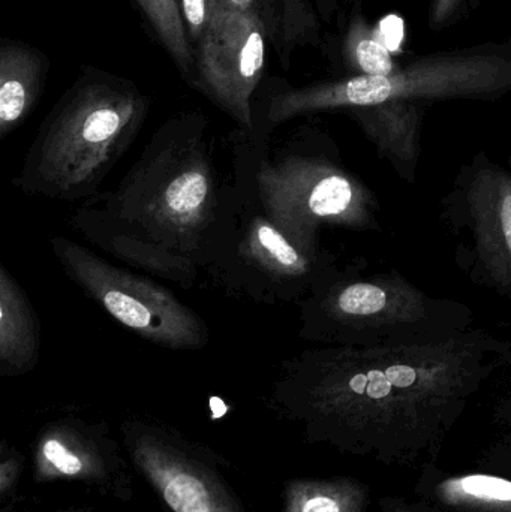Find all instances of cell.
Wrapping results in <instances>:
<instances>
[{
    "mask_svg": "<svg viewBox=\"0 0 511 512\" xmlns=\"http://www.w3.org/2000/svg\"><path fill=\"white\" fill-rule=\"evenodd\" d=\"M41 322L14 274L0 262V375L20 378L36 369Z\"/></svg>",
    "mask_w": 511,
    "mask_h": 512,
    "instance_id": "5bb4252c",
    "label": "cell"
},
{
    "mask_svg": "<svg viewBox=\"0 0 511 512\" xmlns=\"http://www.w3.org/2000/svg\"><path fill=\"white\" fill-rule=\"evenodd\" d=\"M120 441L135 474L167 512H251L231 483L227 459L158 418L129 415Z\"/></svg>",
    "mask_w": 511,
    "mask_h": 512,
    "instance_id": "9c48e42d",
    "label": "cell"
},
{
    "mask_svg": "<svg viewBox=\"0 0 511 512\" xmlns=\"http://www.w3.org/2000/svg\"><path fill=\"white\" fill-rule=\"evenodd\" d=\"M461 267L473 282L511 298V171L479 155L443 201Z\"/></svg>",
    "mask_w": 511,
    "mask_h": 512,
    "instance_id": "30bf717a",
    "label": "cell"
},
{
    "mask_svg": "<svg viewBox=\"0 0 511 512\" xmlns=\"http://www.w3.org/2000/svg\"><path fill=\"white\" fill-rule=\"evenodd\" d=\"M228 141L237 188L300 245L323 248L324 227L380 228L377 197L335 155L299 140L273 152L270 141L255 143L240 129Z\"/></svg>",
    "mask_w": 511,
    "mask_h": 512,
    "instance_id": "277c9868",
    "label": "cell"
},
{
    "mask_svg": "<svg viewBox=\"0 0 511 512\" xmlns=\"http://www.w3.org/2000/svg\"><path fill=\"white\" fill-rule=\"evenodd\" d=\"M236 203L209 117L186 111L162 123L116 188L78 204L69 224L134 270L191 289L221 251Z\"/></svg>",
    "mask_w": 511,
    "mask_h": 512,
    "instance_id": "6da1fadb",
    "label": "cell"
},
{
    "mask_svg": "<svg viewBox=\"0 0 511 512\" xmlns=\"http://www.w3.org/2000/svg\"><path fill=\"white\" fill-rule=\"evenodd\" d=\"M333 490L335 487L312 481H285L279 512H344V505Z\"/></svg>",
    "mask_w": 511,
    "mask_h": 512,
    "instance_id": "d6986e66",
    "label": "cell"
},
{
    "mask_svg": "<svg viewBox=\"0 0 511 512\" xmlns=\"http://www.w3.org/2000/svg\"><path fill=\"white\" fill-rule=\"evenodd\" d=\"M150 99L132 81L87 68L41 123L12 186L29 197L83 203L128 152Z\"/></svg>",
    "mask_w": 511,
    "mask_h": 512,
    "instance_id": "3957f363",
    "label": "cell"
},
{
    "mask_svg": "<svg viewBox=\"0 0 511 512\" xmlns=\"http://www.w3.org/2000/svg\"><path fill=\"white\" fill-rule=\"evenodd\" d=\"M266 38L257 15L213 0L209 26L194 47L191 86L249 137L257 128L254 96L266 68Z\"/></svg>",
    "mask_w": 511,
    "mask_h": 512,
    "instance_id": "7c38bea8",
    "label": "cell"
},
{
    "mask_svg": "<svg viewBox=\"0 0 511 512\" xmlns=\"http://www.w3.org/2000/svg\"><path fill=\"white\" fill-rule=\"evenodd\" d=\"M186 32L192 45H197L212 17L213 0H179Z\"/></svg>",
    "mask_w": 511,
    "mask_h": 512,
    "instance_id": "44dd1931",
    "label": "cell"
},
{
    "mask_svg": "<svg viewBox=\"0 0 511 512\" xmlns=\"http://www.w3.org/2000/svg\"><path fill=\"white\" fill-rule=\"evenodd\" d=\"M29 448L35 484H77L123 504L134 498L131 460L105 421L63 412L39 426Z\"/></svg>",
    "mask_w": 511,
    "mask_h": 512,
    "instance_id": "8fae6325",
    "label": "cell"
},
{
    "mask_svg": "<svg viewBox=\"0 0 511 512\" xmlns=\"http://www.w3.org/2000/svg\"><path fill=\"white\" fill-rule=\"evenodd\" d=\"M50 245L63 273L141 339L173 352L200 351L209 345L203 316L155 277L111 264L63 236L51 237Z\"/></svg>",
    "mask_w": 511,
    "mask_h": 512,
    "instance_id": "ba28073f",
    "label": "cell"
},
{
    "mask_svg": "<svg viewBox=\"0 0 511 512\" xmlns=\"http://www.w3.org/2000/svg\"><path fill=\"white\" fill-rule=\"evenodd\" d=\"M41 50L17 39L0 42V138L5 140L38 105L48 77Z\"/></svg>",
    "mask_w": 511,
    "mask_h": 512,
    "instance_id": "9a60e30c",
    "label": "cell"
},
{
    "mask_svg": "<svg viewBox=\"0 0 511 512\" xmlns=\"http://www.w3.org/2000/svg\"><path fill=\"white\" fill-rule=\"evenodd\" d=\"M511 363L486 328L375 346H317L282 361L266 406L306 435H332L372 411L444 405Z\"/></svg>",
    "mask_w": 511,
    "mask_h": 512,
    "instance_id": "7a4b0ae2",
    "label": "cell"
},
{
    "mask_svg": "<svg viewBox=\"0 0 511 512\" xmlns=\"http://www.w3.org/2000/svg\"><path fill=\"white\" fill-rule=\"evenodd\" d=\"M344 59L354 75H389L396 69L392 54L360 14L348 26Z\"/></svg>",
    "mask_w": 511,
    "mask_h": 512,
    "instance_id": "e0dca14e",
    "label": "cell"
},
{
    "mask_svg": "<svg viewBox=\"0 0 511 512\" xmlns=\"http://www.w3.org/2000/svg\"><path fill=\"white\" fill-rule=\"evenodd\" d=\"M236 194L233 222L207 276L228 295L255 303H302L338 270L335 255L300 245L237 186Z\"/></svg>",
    "mask_w": 511,
    "mask_h": 512,
    "instance_id": "52a82bcc",
    "label": "cell"
},
{
    "mask_svg": "<svg viewBox=\"0 0 511 512\" xmlns=\"http://www.w3.org/2000/svg\"><path fill=\"white\" fill-rule=\"evenodd\" d=\"M156 41L173 60L186 83L195 74V50L186 32L179 0H134Z\"/></svg>",
    "mask_w": 511,
    "mask_h": 512,
    "instance_id": "2e32d148",
    "label": "cell"
},
{
    "mask_svg": "<svg viewBox=\"0 0 511 512\" xmlns=\"http://www.w3.org/2000/svg\"><path fill=\"white\" fill-rule=\"evenodd\" d=\"M462 489L468 495L479 498L498 499V501H511V483L501 478L474 475L462 481Z\"/></svg>",
    "mask_w": 511,
    "mask_h": 512,
    "instance_id": "7402d4cb",
    "label": "cell"
},
{
    "mask_svg": "<svg viewBox=\"0 0 511 512\" xmlns=\"http://www.w3.org/2000/svg\"><path fill=\"white\" fill-rule=\"evenodd\" d=\"M380 155L405 182L414 185L420 159L423 108L419 102L393 101L347 111Z\"/></svg>",
    "mask_w": 511,
    "mask_h": 512,
    "instance_id": "4fadbf2b",
    "label": "cell"
},
{
    "mask_svg": "<svg viewBox=\"0 0 511 512\" xmlns=\"http://www.w3.org/2000/svg\"><path fill=\"white\" fill-rule=\"evenodd\" d=\"M511 90V60L495 54L446 53L426 56L389 75H353L321 81L269 96L255 116L251 140L270 141L288 120L323 111L351 110L393 101H437L500 96Z\"/></svg>",
    "mask_w": 511,
    "mask_h": 512,
    "instance_id": "8992f818",
    "label": "cell"
},
{
    "mask_svg": "<svg viewBox=\"0 0 511 512\" xmlns=\"http://www.w3.org/2000/svg\"><path fill=\"white\" fill-rule=\"evenodd\" d=\"M299 306V337L321 346H375L435 339L474 327L465 304L435 298L392 273L341 268Z\"/></svg>",
    "mask_w": 511,
    "mask_h": 512,
    "instance_id": "5b68a950",
    "label": "cell"
},
{
    "mask_svg": "<svg viewBox=\"0 0 511 512\" xmlns=\"http://www.w3.org/2000/svg\"><path fill=\"white\" fill-rule=\"evenodd\" d=\"M54 512H95V507H92V505H87V507H69Z\"/></svg>",
    "mask_w": 511,
    "mask_h": 512,
    "instance_id": "cb8c5ba5",
    "label": "cell"
},
{
    "mask_svg": "<svg viewBox=\"0 0 511 512\" xmlns=\"http://www.w3.org/2000/svg\"><path fill=\"white\" fill-rule=\"evenodd\" d=\"M222 5L240 11L252 12L263 21L267 36L276 42L290 41L297 36L296 29H302L299 23L305 15L302 0H218Z\"/></svg>",
    "mask_w": 511,
    "mask_h": 512,
    "instance_id": "ac0fdd59",
    "label": "cell"
},
{
    "mask_svg": "<svg viewBox=\"0 0 511 512\" xmlns=\"http://www.w3.org/2000/svg\"><path fill=\"white\" fill-rule=\"evenodd\" d=\"M26 468V456L17 445L0 442V512H15L21 504L18 493Z\"/></svg>",
    "mask_w": 511,
    "mask_h": 512,
    "instance_id": "ffe728a7",
    "label": "cell"
},
{
    "mask_svg": "<svg viewBox=\"0 0 511 512\" xmlns=\"http://www.w3.org/2000/svg\"><path fill=\"white\" fill-rule=\"evenodd\" d=\"M464 0H432L431 5V26L434 29H441L449 23L450 18L456 14L459 6Z\"/></svg>",
    "mask_w": 511,
    "mask_h": 512,
    "instance_id": "603a6c76",
    "label": "cell"
}]
</instances>
